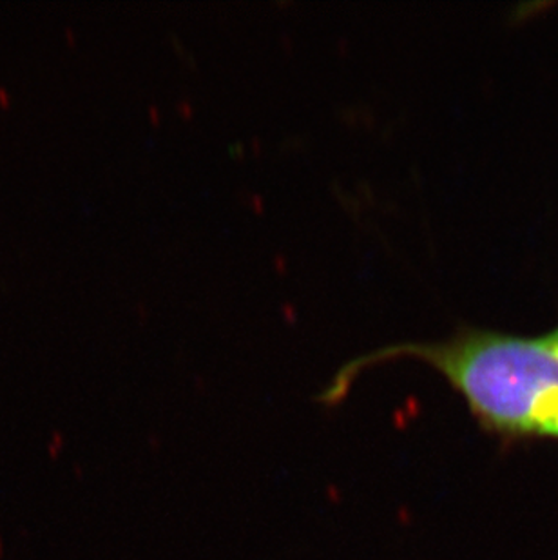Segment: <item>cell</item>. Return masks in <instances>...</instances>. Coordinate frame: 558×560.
<instances>
[{
  "label": "cell",
  "mask_w": 558,
  "mask_h": 560,
  "mask_svg": "<svg viewBox=\"0 0 558 560\" xmlns=\"http://www.w3.org/2000/svg\"><path fill=\"white\" fill-rule=\"evenodd\" d=\"M557 439L558 441V394L551 397L538 423L537 439Z\"/></svg>",
  "instance_id": "obj_2"
},
{
  "label": "cell",
  "mask_w": 558,
  "mask_h": 560,
  "mask_svg": "<svg viewBox=\"0 0 558 560\" xmlns=\"http://www.w3.org/2000/svg\"><path fill=\"white\" fill-rule=\"evenodd\" d=\"M399 360L432 366L463 397L480 430L508 444L537 439L544 410L558 394V355L546 338L461 327L441 341H400L353 358L316 401L336 407L359 375Z\"/></svg>",
  "instance_id": "obj_1"
},
{
  "label": "cell",
  "mask_w": 558,
  "mask_h": 560,
  "mask_svg": "<svg viewBox=\"0 0 558 560\" xmlns=\"http://www.w3.org/2000/svg\"><path fill=\"white\" fill-rule=\"evenodd\" d=\"M546 341H548L549 347L554 349L555 354L558 355V328L557 330H554V332L546 336Z\"/></svg>",
  "instance_id": "obj_3"
}]
</instances>
